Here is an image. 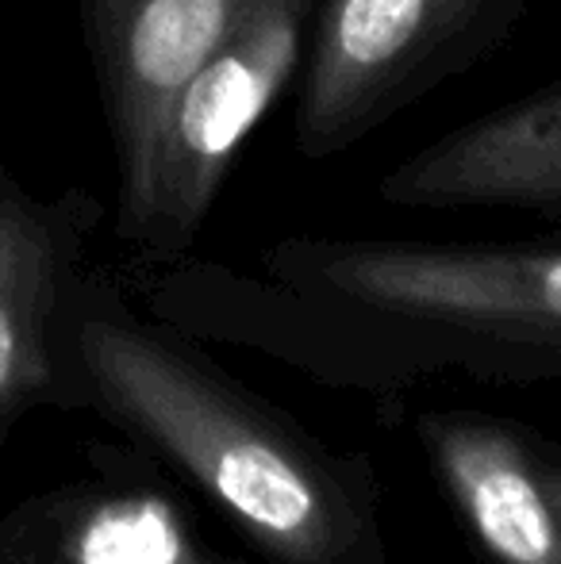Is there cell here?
<instances>
[{
    "label": "cell",
    "instance_id": "obj_8",
    "mask_svg": "<svg viewBox=\"0 0 561 564\" xmlns=\"http://www.w3.org/2000/svg\"><path fill=\"white\" fill-rule=\"evenodd\" d=\"M434 484L485 564H561V511L535 465V426L481 408L412 415Z\"/></svg>",
    "mask_w": 561,
    "mask_h": 564
},
{
    "label": "cell",
    "instance_id": "obj_10",
    "mask_svg": "<svg viewBox=\"0 0 561 564\" xmlns=\"http://www.w3.org/2000/svg\"><path fill=\"white\" fill-rule=\"evenodd\" d=\"M535 465H539L542 488H547V496L554 499V507L561 511V442L535 431Z\"/></svg>",
    "mask_w": 561,
    "mask_h": 564
},
{
    "label": "cell",
    "instance_id": "obj_7",
    "mask_svg": "<svg viewBox=\"0 0 561 564\" xmlns=\"http://www.w3.org/2000/svg\"><path fill=\"white\" fill-rule=\"evenodd\" d=\"M266 0H82L120 196L131 193L147 170L173 93Z\"/></svg>",
    "mask_w": 561,
    "mask_h": 564
},
{
    "label": "cell",
    "instance_id": "obj_5",
    "mask_svg": "<svg viewBox=\"0 0 561 564\" xmlns=\"http://www.w3.org/2000/svg\"><path fill=\"white\" fill-rule=\"evenodd\" d=\"M93 476L66 480L0 519V564H266L227 550L147 453H89Z\"/></svg>",
    "mask_w": 561,
    "mask_h": 564
},
{
    "label": "cell",
    "instance_id": "obj_1",
    "mask_svg": "<svg viewBox=\"0 0 561 564\" xmlns=\"http://www.w3.org/2000/svg\"><path fill=\"white\" fill-rule=\"evenodd\" d=\"M147 315L397 415L434 377L561 384L558 242L289 235L250 265L131 269Z\"/></svg>",
    "mask_w": 561,
    "mask_h": 564
},
{
    "label": "cell",
    "instance_id": "obj_2",
    "mask_svg": "<svg viewBox=\"0 0 561 564\" xmlns=\"http://www.w3.org/2000/svg\"><path fill=\"white\" fill-rule=\"evenodd\" d=\"M69 411L147 453L266 564H389L381 476L85 269L62 319Z\"/></svg>",
    "mask_w": 561,
    "mask_h": 564
},
{
    "label": "cell",
    "instance_id": "obj_9",
    "mask_svg": "<svg viewBox=\"0 0 561 564\" xmlns=\"http://www.w3.org/2000/svg\"><path fill=\"white\" fill-rule=\"evenodd\" d=\"M392 208H524L561 219V82L427 142L377 181Z\"/></svg>",
    "mask_w": 561,
    "mask_h": 564
},
{
    "label": "cell",
    "instance_id": "obj_6",
    "mask_svg": "<svg viewBox=\"0 0 561 564\" xmlns=\"http://www.w3.org/2000/svg\"><path fill=\"white\" fill-rule=\"evenodd\" d=\"M97 196H35L0 165V449L31 408L69 411L62 319L89 265Z\"/></svg>",
    "mask_w": 561,
    "mask_h": 564
},
{
    "label": "cell",
    "instance_id": "obj_3",
    "mask_svg": "<svg viewBox=\"0 0 561 564\" xmlns=\"http://www.w3.org/2000/svg\"><path fill=\"white\" fill-rule=\"evenodd\" d=\"M527 0H312L292 139L327 162L504 46Z\"/></svg>",
    "mask_w": 561,
    "mask_h": 564
},
{
    "label": "cell",
    "instance_id": "obj_4",
    "mask_svg": "<svg viewBox=\"0 0 561 564\" xmlns=\"http://www.w3.org/2000/svg\"><path fill=\"white\" fill-rule=\"evenodd\" d=\"M308 15L312 0H266L173 93L147 170L116 204V238L131 269L193 253L242 139L300 69Z\"/></svg>",
    "mask_w": 561,
    "mask_h": 564
}]
</instances>
